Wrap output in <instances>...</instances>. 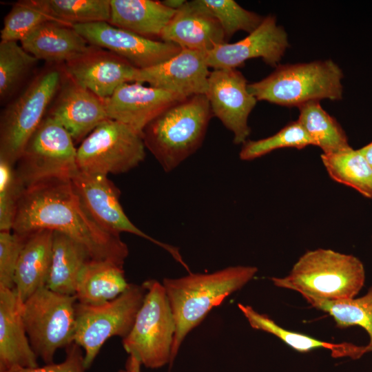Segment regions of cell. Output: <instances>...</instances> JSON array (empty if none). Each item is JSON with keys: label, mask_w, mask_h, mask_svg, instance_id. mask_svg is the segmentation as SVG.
<instances>
[{"label": "cell", "mask_w": 372, "mask_h": 372, "mask_svg": "<svg viewBox=\"0 0 372 372\" xmlns=\"http://www.w3.org/2000/svg\"><path fill=\"white\" fill-rule=\"evenodd\" d=\"M71 181L84 207L103 230L116 236H120L122 232L130 233L148 240L169 252L188 272L190 271L177 247L153 238L130 220L120 203V192L107 176L78 169L72 176Z\"/></svg>", "instance_id": "obj_12"}, {"label": "cell", "mask_w": 372, "mask_h": 372, "mask_svg": "<svg viewBox=\"0 0 372 372\" xmlns=\"http://www.w3.org/2000/svg\"><path fill=\"white\" fill-rule=\"evenodd\" d=\"M56 96L48 116L63 127L74 142L85 138L107 119L103 100L65 73Z\"/></svg>", "instance_id": "obj_19"}, {"label": "cell", "mask_w": 372, "mask_h": 372, "mask_svg": "<svg viewBox=\"0 0 372 372\" xmlns=\"http://www.w3.org/2000/svg\"><path fill=\"white\" fill-rule=\"evenodd\" d=\"M145 293L143 284H130L123 293L105 304L93 306L76 302L74 342L83 350L86 369L109 338L123 339L130 333Z\"/></svg>", "instance_id": "obj_9"}, {"label": "cell", "mask_w": 372, "mask_h": 372, "mask_svg": "<svg viewBox=\"0 0 372 372\" xmlns=\"http://www.w3.org/2000/svg\"><path fill=\"white\" fill-rule=\"evenodd\" d=\"M91 259L82 245L62 233L53 231L52 260L45 287L61 294L75 295L79 276Z\"/></svg>", "instance_id": "obj_26"}, {"label": "cell", "mask_w": 372, "mask_h": 372, "mask_svg": "<svg viewBox=\"0 0 372 372\" xmlns=\"http://www.w3.org/2000/svg\"><path fill=\"white\" fill-rule=\"evenodd\" d=\"M185 99L176 93L134 82L120 85L103 101L107 118L123 123L142 135L150 122Z\"/></svg>", "instance_id": "obj_18"}, {"label": "cell", "mask_w": 372, "mask_h": 372, "mask_svg": "<svg viewBox=\"0 0 372 372\" xmlns=\"http://www.w3.org/2000/svg\"><path fill=\"white\" fill-rule=\"evenodd\" d=\"M39 59L17 41L0 42V99L11 97L34 68Z\"/></svg>", "instance_id": "obj_31"}, {"label": "cell", "mask_w": 372, "mask_h": 372, "mask_svg": "<svg viewBox=\"0 0 372 372\" xmlns=\"http://www.w3.org/2000/svg\"><path fill=\"white\" fill-rule=\"evenodd\" d=\"M359 150L372 167V141Z\"/></svg>", "instance_id": "obj_40"}, {"label": "cell", "mask_w": 372, "mask_h": 372, "mask_svg": "<svg viewBox=\"0 0 372 372\" xmlns=\"http://www.w3.org/2000/svg\"><path fill=\"white\" fill-rule=\"evenodd\" d=\"M143 285L146 290L143 302L122 343L125 351L141 365L158 369L172 363L176 323L163 285L147 280Z\"/></svg>", "instance_id": "obj_7"}, {"label": "cell", "mask_w": 372, "mask_h": 372, "mask_svg": "<svg viewBox=\"0 0 372 372\" xmlns=\"http://www.w3.org/2000/svg\"><path fill=\"white\" fill-rule=\"evenodd\" d=\"M83 349L74 342L65 348V358L60 363L45 364L35 368L15 367L6 372H85Z\"/></svg>", "instance_id": "obj_38"}, {"label": "cell", "mask_w": 372, "mask_h": 372, "mask_svg": "<svg viewBox=\"0 0 372 372\" xmlns=\"http://www.w3.org/2000/svg\"><path fill=\"white\" fill-rule=\"evenodd\" d=\"M321 160L329 176L372 198V167L359 149L351 147L332 154H322Z\"/></svg>", "instance_id": "obj_29"}, {"label": "cell", "mask_w": 372, "mask_h": 372, "mask_svg": "<svg viewBox=\"0 0 372 372\" xmlns=\"http://www.w3.org/2000/svg\"><path fill=\"white\" fill-rule=\"evenodd\" d=\"M297 120L322 154H332L351 147L347 136L337 120L328 114L320 101L307 102L298 107Z\"/></svg>", "instance_id": "obj_28"}, {"label": "cell", "mask_w": 372, "mask_h": 372, "mask_svg": "<svg viewBox=\"0 0 372 372\" xmlns=\"http://www.w3.org/2000/svg\"><path fill=\"white\" fill-rule=\"evenodd\" d=\"M76 150L69 133L46 116L15 165L25 187L50 179H71L78 171Z\"/></svg>", "instance_id": "obj_11"}, {"label": "cell", "mask_w": 372, "mask_h": 372, "mask_svg": "<svg viewBox=\"0 0 372 372\" xmlns=\"http://www.w3.org/2000/svg\"><path fill=\"white\" fill-rule=\"evenodd\" d=\"M72 26L91 45L109 50L138 69L164 62L182 50L176 44L149 39L108 22Z\"/></svg>", "instance_id": "obj_14"}, {"label": "cell", "mask_w": 372, "mask_h": 372, "mask_svg": "<svg viewBox=\"0 0 372 372\" xmlns=\"http://www.w3.org/2000/svg\"><path fill=\"white\" fill-rule=\"evenodd\" d=\"M129 286L123 267L91 259L79 276L75 296L81 304L97 306L115 299Z\"/></svg>", "instance_id": "obj_25"}, {"label": "cell", "mask_w": 372, "mask_h": 372, "mask_svg": "<svg viewBox=\"0 0 372 372\" xmlns=\"http://www.w3.org/2000/svg\"><path fill=\"white\" fill-rule=\"evenodd\" d=\"M25 189L15 165L0 158V231L12 229L19 202Z\"/></svg>", "instance_id": "obj_36"}, {"label": "cell", "mask_w": 372, "mask_h": 372, "mask_svg": "<svg viewBox=\"0 0 372 372\" xmlns=\"http://www.w3.org/2000/svg\"><path fill=\"white\" fill-rule=\"evenodd\" d=\"M220 23L227 41L238 31H254L264 17L245 9L234 0H199Z\"/></svg>", "instance_id": "obj_35"}, {"label": "cell", "mask_w": 372, "mask_h": 372, "mask_svg": "<svg viewBox=\"0 0 372 372\" xmlns=\"http://www.w3.org/2000/svg\"><path fill=\"white\" fill-rule=\"evenodd\" d=\"M54 20L39 0L19 1L6 16L1 30V41L20 42L41 24Z\"/></svg>", "instance_id": "obj_33"}, {"label": "cell", "mask_w": 372, "mask_h": 372, "mask_svg": "<svg viewBox=\"0 0 372 372\" xmlns=\"http://www.w3.org/2000/svg\"><path fill=\"white\" fill-rule=\"evenodd\" d=\"M53 231L41 229L26 235L16 267L14 289L21 302L45 287L52 249Z\"/></svg>", "instance_id": "obj_23"}, {"label": "cell", "mask_w": 372, "mask_h": 372, "mask_svg": "<svg viewBox=\"0 0 372 372\" xmlns=\"http://www.w3.org/2000/svg\"><path fill=\"white\" fill-rule=\"evenodd\" d=\"M308 145H313V143L300 123L296 121L290 122L271 136L247 141L242 144L239 156L242 161H251L278 149H302Z\"/></svg>", "instance_id": "obj_34"}, {"label": "cell", "mask_w": 372, "mask_h": 372, "mask_svg": "<svg viewBox=\"0 0 372 372\" xmlns=\"http://www.w3.org/2000/svg\"><path fill=\"white\" fill-rule=\"evenodd\" d=\"M56 21L74 25L109 22L110 0H39Z\"/></svg>", "instance_id": "obj_32"}, {"label": "cell", "mask_w": 372, "mask_h": 372, "mask_svg": "<svg viewBox=\"0 0 372 372\" xmlns=\"http://www.w3.org/2000/svg\"><path fill=\"white\" fill-rule=\"evenodd\" d=\"M210 74L206 52L182 49L169 59L138 69L134 82L189 97L205 94Z\"/></svg>", "instance_id": "obj_17"}, {"label": "cell", "mask_w": 372, "mask_h": 372, "mask_svg": "<svg viewBox=\"0 0 372 372\" xmlns=\"http://www.w3.org/2000/svg\"><path fill=\"white\" fill-rule=\"evenodd\" d=\"M343 72L331 59L279 64L260 81L248 84L257 101L297 107L313 101L342 98Z\"/></svg>", "instance_id": "obj_5"}, {"label": "cell", "mask_w": 372, "mask_h": 372, "mask_svg": "<svg viewBox=\"0 0 372 372\" xmlns=\"http://www.w3.org/2000/svg\"><path fill=\"white\" fill-rule=\"evenodd\" d=\"M160 39L182 49L204 52L227 43L220 23L199 0L187 1L176 12Z\"/></svg>", "instance_id": "obj_20"}, {"label": "cell", "mask_w": 372, "mask_h": 372, "mask_svg": "<svg viewBox=\"0 0 372 372\" xmlns=\"http://www.w3.org/2000/svg\"><path fill=\"white\" fill-rule=\"evenodd\" d=\"M110 24L149 39L161 38L177 12L155 0H110Z\"/></svg>", "instance_id": "obj_24"}, {"label": "cell", "mask_w": 372, "mask_h": 372, "mask_svg": "<svg viewBox=\"0 0 372 372\" xmlns=\"http://www.w3.org/2000/svg\"><path fill=\"white\" fill-rule=\"evenodd\" d=\"M289 45L285 30L278 25L275 16L269 14L243 39L223 43L206 52V61L213 69L236 68L249 59L261 58L276 68Z\"/></svg>", "instance_id": "obj_15"}, {"label": "cell", "mask_w": 372, "mask_h": 372, "mask_svg": "<svg viewBox=\"0 0 372 372\" xmlns=\"http://www.w3.org/2000/svg\"><path fill=\"white\" fill-rule=\"evenodd\" d=\"M15 289L0 287V372L39 366L21 314Z\"/></svg>", "instance_id": "obj_21"}, {"label": "cell", "mask_w": 372, "mask_h": 372, "mask_svg": "<svg viewBox=\"0 0 372 372\" xmlns=\"http://www.w3.org/2000/svg\"><path fill=\"white\" fill-rule=\"evenodd\" d=\"M48 229L82 245L92 259L123 267L129 254L120 236L111 234L90 216L71 179H50L25 189L19 200L12 231L20 235Z\"/></svg>", "instance_id": "obj_1"}, {"label": "cell", "mask_w": 372, "mask_h": 372, "mask_svg": "<svg viewBox=\"0 0 372 372\" xmlns=\"http://www.w3.org/2000/svg\"><path fill=\"white\" fill-rule=\"evenodd\" d=\"M65 76L52 64L43 70L3 110L0 121V158L16 165L30 138L46 116Z\"/></svg>", "instance_id": "obj_6"}, {"label": "cell", "mask_w": 372, "mask_h": 372, "mask_svg": "<svg viewBox=\"0 0 372 372\" xmlns=\"http://www.w3.org/2000/svg\"><path fill=\"white\" fill-rule=\"evenodd\" d=\"M271 281L306 300H339L354 298L364 284L365 271L354 256L318 249L304 254L288 276Z\"/></svg>", "instance_id": "obj_4"}, {"label": "cell", "mask_w": 372, "mask_h": 372, "mask_svg": "<svg viewBox=\"0 0 372 372\" xmlns=\"http://www.w3.org/2000/svg\"><path fill=\"white\" fill-rule=\"evenodd\" d=\"M142 135L131 127L107 118L82 141L76 150L79 171L107 176L137 167L145 158Z\"/></svg>", "instance_id": "obj_10"}, {"label": "cell", "mask_w": 372, "mask_h": 372, "mask_svg": "<svg viewBox=\"0 0 372 372\" xmlns=\"http://www.w3.org/2000/svg\"><path fill=\"white\" fill-rule=\"evenodd\" d=\"M212 116L205 94L187 97L145 127L142 133L145 147L163 169L170 172L200 147Z\"/></svg>", "instance_id": "obj_3"}, {"label": "cell", "mask_w": 372, "mask_h": 372, "mask_svg": "<svg viewBox=\"0 0 372 372\" xmlns=\"http://www.w3.org/2000/svg\"><path fill=\"white\" fill-rule=\"evenodd\" d=\"M26 239V235L0 231V287L14 289L17 264Z\"/></svg>", "instance_id": "obj_37"}, {"label": "cell", "mask_w": 372, "mask_h": 372, "mask_svg": "<svg viewBox=\"0 0 372 372\" xmlns=\"http://www.w3.org/2000/svg\"><path fill=\"white\" fill-rule=\"evenodd\" d=\"M75 295L41 288L21 302V314L30 345L45 364L54 362L56 351L74 342Z\"/></svg>", "instance_id": "obj_8"}, {"label": "cell", "mask_w": 372, "mask_h": 372, "mask_svg": "<svg viewBox=\"0 0 372 372\" xmlns=\"http://www.w3.org/2000/svg\"><path fill=\"white\" fill-rule=\"evenodd\" d=\"M63 68L72 80L102 100L109 98L120 85L134 82L138 70L117 54L91 45L85 52L63 64Z\"/></svg>", "instance_id": "obj_16"}, {"label": "cell", "mask_w": 372, "mask_h": 372, "mask_svg": "<svg viewBox=\"0 0 372 372\" xmlns=\"http://www.w3.org/2000/svg\"><path fill=\"white\" fill-rule=\"evenodd\" d=\"M162 3L168 8L178 11L186 3L185 0H164Z\"/></svg>", "instance_id": "obj_39"}, {"label": "cell", "mask_w": 372, "mask_h": 372, "mask_svg": "<svg viewBox=\"0 0 372 372\" xmlns=\"http://www.w3.org/2000/svg\"><path fill=\"white\" fill-rule=\"evenodd\" d=\"M118 372H131V371L128 368L125 367V369H121V370L118 371Z\"/></svg>", "instance_id": "obj_41"}, {"label": "cell", "mask_w": 372, "mask_h": 372, "mask_svg": "<svg viewBox=\"0 0 372 372\" xmlns=\"http://www.w3.org/2000/svg\"><path fill=\"white\" fill-rule=\"evenodd\" d=\"M238 307L253 329L273 334L300 353H307L317 349H326L330 350L331 356L335 358L349 357L358 359L368 352L366 346L360 347L349 342L330 343L287 330L279 326L268 316L257 312L249 305L238 304Z\"/></svg>", "instance_id": "obj_27"}, {"label": "cell", "mask_w": 372, "mask_h": 372, "mask_svg": "<svg viewBox=\"0 0 372 372\" xmlns=\"http://www.w3.org/2000/svg\"><path fill=\"white\" fill-rule=\"evenodd\" d=\"M312 307L328 313L337 327L360 326L368 333V351H372V286L366 295L358 298L339 300L307 299Z\"/></svg>", "instance_id": "obj_30"}, {"label": "cell", "mask_w": 372, "mask_h": 372, "mask_svg": "<svg viewBox=\"0 0 372 372\" xmlns=\"http://www.w3.org/2000/svg\"><path fill=\"white\" fill-rule=\"evenodd\" d=\"M21 43L37 59L57 65L75 59L90 45L73 26L56 21L41 24Z\"/></svg>", "instance_id": "obj_22"}, {"label": "cell", "mask_w": 372, "mask_h": 372, "mask_svg": "<svg viewBox=\"0 0 372 372\" xmlns=\"http://www.w3.org/2000/svg\"><path fill=\"white\" fill-rule=\"evenodd\" d=\"M205 96L214 116L234 135L235 144H243L251 129L248 118L256 105L243 74L236 68L213 69Z\"/></svg>", "instance_id": "obj_13"}, {"label": "cell", "mask_w": 372, "mask_h": 372, "mask_svg": "<svg viewBox=\"0 0 372 372\" xmlns=\"http://www.w3.org/2000/svg\"><path fill=\"white\" fill-rule=\"evenodd\" d=\"M253 266H233L209 273H189L178 278H164L163 285L176 323L172 362L187 335L214 307L241 289L256 275Z\"/></svg>", "instance_id": "obj_2"}]
</instances>
